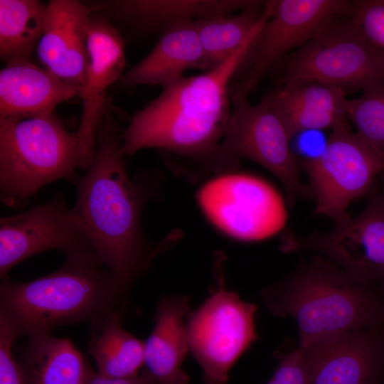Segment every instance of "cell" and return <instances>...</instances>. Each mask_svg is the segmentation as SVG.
Segmentation results:
<instances>
[{"label": "cell", "mask_w": 384, "mask_h": 384, "mask_svg": "<svg viewBox=\"0 0 384 384\" xmlns=\"http://www.w3.org/2000/svg\"><path fill=\"white\" fill-rule=\"evenodd\" d=\"M122 133L105 117L97 134L92 160L78 176L71 217L103 265L133 287L159 255L142 228L145 204L158 191L159 174L143 171L132 178L122 150Z\"/></svg>", "instance_id": "6da1fadb"}, {"label": "cell", "mask_w": 384, "mask_h": 384, "mask_svg": "<svg viewBox=\"0 0 384 384\" xmlns=\"http://www.w3.org/2000/svg\"><path fill=\"white\" fill-rule=\"evenodd\" d=\"M263 25L260 21L227 60L201 74L184 76L137 111L121 134L123 154L156 148L203 161L210 170L231 112L230 83Z\"/></svg>", "instance_id": "7a4b0ae2"}, {"label": "cell", "mask_w": 384, "mask_h": 384, "mask_svg": "<svg viewBox=\"0 0 384 384\" xmlns=\"http://www.w3.org/2000/svg\"><path fill=\"white\" fill-rule=\"evenodd\" d=\"M132 289L112 274L90 247L65 255L54 272L0 284V321L17 338L49 334L57 327L124 316Z\"/></svg>", "instance_id": "3957f363"}, {"label": "cell", "mask_w": 384, "mask_h": 384, "mask_svg": "<svg viewBox=\"0 0 384 384\" xmlns=\"http://www.w3.org/2000/svg\"><path fill=\"white\" fill-rule=\"evenodd\" d=\"M269 312L297 323L299 346L353 330L380 326L384 294L316 255L261 291Z\"/></svg>", "instance_id": "277c9868"}, {"label": "cell", "mask_w": 384, "mask_h": 384, "mask_svg": "<svg viewBox=\"0 0 384 384\" xmlns=\"http://www.w3.org/2000/svg\"><path fill=\"white\" fill-rule=\"evenodd\" d=\"M80 168L77 132L54 112L13 120L0 118V196L9 207L25 205L46 184L74 183Z\"/></svg>", "instance_id": "5b68a950"}, {"label": "cell", "mask_w": 384, "mask_h": 384, "mask_svg": "<svg viewBox=\"0 0 384 384\" xmlns=\"http://www.w3.org/2000/svg\"><path fill=\"white\" fill-rule=\"evenodd\" d=\"M240 88L231 87V112L223 139L210 161L216 174L233 173L240 159L251 160L274 174L282 184L287 203L310 198V187L300 178V166L290 148L291 139L270 95L251 104Z\"/></svg>", "instance_id": "8992f818"}, {"label": "cell", "mask_w": 384, "mask_h": 384, "mask_svg": "<svg viewBox=\"0 0 384 384\" xmlns=\"http://www.w3.org/2000/svg\"><path fill=\"white\" fill-rule=\"evenodd\" d=\"M281 80H313L363 92L384 82V59L357 32L349 16L282 59Z\"/></svg>", "instance_id": "52a82bcc"}, {"label": "cell", "mask_w": 384, "mask_h": 384, "mask_svg": "<svg viewBox=\"0 0 384 384\" xmlns=\"http://www.w3.org/2000/svg\"><path fill=\"white\" fill-rule=\"evenodd\" d=\"M302 164L315 212L338 223L350 218V203L368 194L384 171V154L366 144L347 122L334 128L322 151Z\"/></svg>", "instance_id": "ba28073f"}, {"label": "cell", "mask_w": 384, "mask_h": 384, "mask_svg": "<svg viewBox=\"0 0 384 384\" xmlns=\"http://www.w3.org/2000/svg\"><path fill=\"white\" fill-rule=\"evenodd\" d=\"M221 278L186 324L189 350L206 384H225L231 368L257 339L256 305L225 289Z\"/></svg>", "instance_id": "9c48e42d"}, {"label": "cell", "mask_w": 384, "mask_h": 384, "mask_svg": "<svg viewBox=\"0 0 384 384\" xmlns=\"http://www.w3.org/2000/svg\"><path fill=\"white\" fill-rule=\"evenodd\" d=\"M368 195L366 206L356 216L334 223L326 233H287L280 250L321 255L384 292V193L375 181Z\"/></svg>", "instance_id": "30bf717a"}, {"label": "cell", "mask_w": 384, "mask_h": 384, "mask_svg": "<svg viewBox=\"0 0 384 384\" xmlns=\"http://www.w3.org/2000/svg\"><path fill=\"white\" fill-rule=\"evenodd\" d=\"M351 9V1L346 0H275L235 75V85L247 96L287 53L319 36L334 21L349 16Z\"/></svg>", "instance_id": "8fae6325"}, {"label": "cell", "mask_w": 384, "mask_h": 384, "mask_svg": "<svg viewBox=\"0 0 384 384\" xmlns=\"http://www.w3.org/2000/svg\"><path fill=\"white\" fill-rule=\"evenodd\" d=\"M198 198L213 224L241 240L270 238L283 229L287 219L281 195L267 182L250 175H220L202 187Z\"/></svg>", "instance_id": "7c38bea8"}, {"label": "cell", "mask_w": 384, "mask_h": 384, "mask_svg": "<svg viewBox=\"0 0 384 384\" xmlns=\"http://www.w3.org/2000/svg\"><path fill=\"white\" fill-rule=\"evenodd\" d=\"M87 247L90 246L76 227L64 195L58 193L43 204L1 218V279L36 254L58 250L66 255Z\"/></svg>", "instance_id": "4fadbf2b"}, {"label": "cell", "mask_w": 384, "mask_h": 384, "mask_svg": "<svg viewBox=\"0 0 384 384\" xmlns=\"http://www.w3.org/2000/svg\"><path fill=\"white\" fill-rule=\"evenodd\" d=\"M89 64L86 82L80 95L82 116L77 134L80 169L90 164L97 134L105 118L107 88L122 75L125 68V44L118 31L105 17L93 13L88 28Z\"/></svg>", "instance_id": "5bb4252c"}, {"label": "cell", "mask_w": 384, "mask_h": 384, "mask_svg": "<svg viewBox=\"0 0 384 384\" xmlns=\"http://www.w3.org/2000/svg\"><path fill=\"white\" fill-rule=\"evenodd\" d=\"M304 348L311 384L384 382V333L380 326L345 332Z\"/></svg>", "instance_id": "9a60e30c"}, {"label": "cell", "mask_w": 384, "mask_h": 384, "mask_svg": "<svg viewBox=\"0 0 384 384\" xmlns=\"http://www.w3.org/2000/svg\"><path fill=\"white\" fill-rule=\"evenodd\" d=\"M98 9L78 1H50L44 31L36 47L43 67L73 86L80 96L89 64L90 19Z\"/></svg>", "instance_id": "2e32d148"}, {"label": "cell", "mask_w": 384, "mask_h": 384, "mask_svg": "<svg viewBox=\"0 0 384 384\" xmlns=\"http://www.w3.org/2000/svg\"><path fill=\"white\" fill-rule=\"evenodd\" d=\"M78 91L31 60L6 64L0 72V118L19 120L54 112Z\"/></svg>", "instance_id": "e0dca14e"}, {"label": "cell", "mask_w": 384, "mask_h": 384, "mask_svg": "<svg viewBox=\"0 0 384 384\" xmlns=\"http://www.w3.org/2000/svg\"><path fill=\"white\" fill-rule=\"evenodd\" d=\"M189 69L206 72V65L194 21L186 19L165 28L153 49L118 82L126 87L159 85L164 89L183 78Z\"/></svg>", "instance_id": "ac0fdd59"}, {"label": "cell", "mask_w": 384, "mask_h": 384, "mask_svg": "<svg viewBox=\"0 0 384 384\" xmlns=\"http://www.w3.org/2000/svg\"><path fill=\"white\" fill-rule=\"evenodd\" d=\"M269 95L291 139L306 130L333 129L348 122V99L340 88L313 80H281Z\"/></svg>", "instance_id": "d6986e66"}, {"label": "cell", "mask_w": 384, "mask_h": 384, "mask_svg": "<svg viewBox=\"0 0 384 384\" xmlns=\"http://www.w3.org/2000/svg\"><path fill=\"white\" fill-rule=\"evenodd\" d=\"M188 296L164 297L158 304L155 323L144 341V365L159 384H186L181 366L189 351L184 318L190 311Z\"/></svg>", "instance_id": "ffe728a7"}, {"label": "cell", "mask_w": 384, "mask_h": 384, "mask_svg": "<svg viewBox=\"0 0 384 384\" xmlns=\"http://www.w3.org/2000/svg\"><path fill=\"white\" fill-rule=\"evenodd\" d=\"M16 359L24 384H85L92 370L71 341L50 334L28 338Z\"/></svg>", "instance_id": "44dd1931"}, {"label": "cell", "mask_w": 384, "mask_h": 384, "mask_svg": "<svg viewBox=\"0 0 384 384\" xmlns=\"http://www.w3.org/2000/svg\"><path fill=\"white\" fill-rule=\"evenodd\" d=\"M253 0H123L112 3L124 19L145 31H161L178 21L230 16Z\"/></svg>", "instance_id": "7402d4cb"}, {"label": "cell", "mask_w": 384, "mask_h": 384, "mask_svg": "<svg viewBox=\"0 0 384 384\" xmlns=\"http://www.w3.org/2000/svg\"><path fill=\"white\" fill-rule=\"evenodd\" d=\"M123 318L113 314L90 325L88 352L97 372L107 376L135 375L144 365V342L122 326Z\"/></svg>", "instance_id": "603a6c76"}, {"label": "cell", "mask_w": 384, "mask_h": 384, "mask_svg": "<svg viewBox=\"0 0 384 384\" xmlns=\"http://www.w3.org/2000/svg\"><path fill=\"white\" fill-rule=\"evenodd\" d=\"M48 4L37 0L0 1V55L6 64L31 60L43 35Z\"/></svg>", "instance_id": "cb8c5ba5"}, {"label": "cell", "mask_w": 384, "mask_h": 384, "mask_svg": "<svg viewBox=\"0 0 384 384\" xmlns=\"http://www.w3.org/2000/svg\"><path fill=\"white\" fill-rule=\"evenodd\" d=\"M266 4L267 1L253 0L237 15L194 21L206 71L227 60L242 46L262 20Z\"/></svg>", "instance_id": "d4e9b609"}, {"label": "cell", "mask_w": 384, "mask_h": 384, "mask_svg": "<svg viewBox=\"0 0 384 384\" xmlns=\"http://www.w3.org/2000/svg\"><path fill=\"white\" fill-rule=\"evenodd\" d=\"M346 116L357 134L370 146L384 154V82L346 102Z\"/></svg>", "instance_id": "484cf974"}, {"label": "cell", "mask_w": 384, "mask_h": 384, "mask_svg": "<svg viewBox=\"0 0 384 384\" xmlns=\"http://www.w3.org/2000/svg\"><path fill=\"white\" fill-rule=\"evenodd\" d=\"M349 18L366 43L384 59V0L351 1Z\"/></svg>", "instance_id": "4316f807"}, {"label": "cell", "mask_w": 384, "mask_h": 384, "mask_svg": "<svg viewBox=\"0 0 384 384\" xmlns=\"http://www.w3.org/2000/svg\"><path fill=\"white\" fill-rule=\"evenodd\" d=\"M278 365L266 384H311L306 350L301 346L278 356Z\"/></svg>", "instance_id": "83f0119b"}, {"label": "cell", "mask_w": 384, "mask_h": 384, "mask_svg": "<svg viewBox=\"0 0 384 384\" xmlns=\"http://www.w3.org/2000/svg\"><path fill=\"white\" fill-rule=\"evenodd\" d=\"M17 338L3 323H0V384H24L18 363L13 355Z\"/></svg>", "instance_id": "f1b7e54d"}, {"label": "cell", "mask_w": 384, "mask_h": 384, "mask_svg": "<svg viewBox=\"0 0 384 384\" xmlns=\"http://www.w3.org/2000/svg\"><path fill=\"white\" fill-rule=\"evenodd\" d=\"M85 384H159L156 378L147 369H143L137 375L128 377H110L93 369Z\"/></svg>", "instance_id": "f546056e"}, {"label": "cell", "mask_w": 384, "mask_h": 384, "mask_svg": "<svg viewBox=\"0 0 384 384\" xmlns=\"http://www.w3.org/2000/svg\"><path fill=\"white\" fill-rule=\"evenodd\" d=\"M375 183L380 190L384 193V171L377 178Z\"/></svg>", "instance_id": "4dcf8cb0"}, {"label": "cell", "mask_w": 384, "mask_h": 384, "mask_svg": "<svg viewBox=\"0 0 384 384\" xmlns=\"http://www.w3.org/2000/svg\"><path fill=\"white\" fill-rule=\"evenodd\" d=\"M383 294H384V292H383ZM380 326L382 331L384 333V303H383V310L382 320H381Z\"/></svg>", "instance_id": "1f68e13d"}, {"label": "cell", "mask_w": 384, "mask_h": 384, "mask_svg": "<svg viewBox=\"0 0 384 384\" xmlns=\"http://www.w3.org/2000/svg\"><path fill=\"white\" fill-rule=\"evenodd\" d=\"M383 384H384V382H383Z\"/></svg>", "instance_id": "d6a6232c"}]
</instances>
